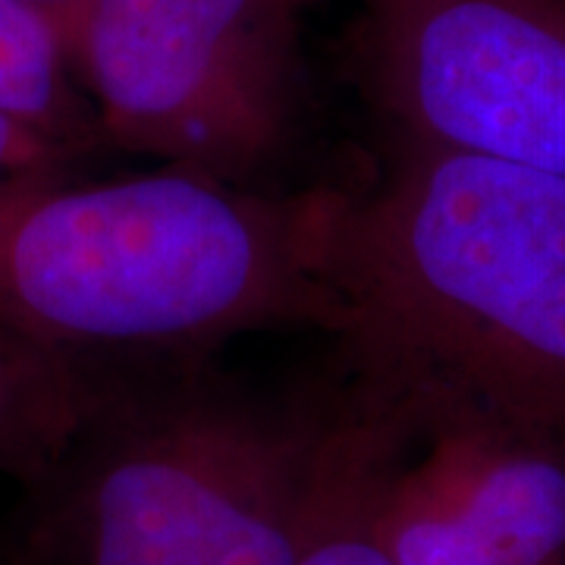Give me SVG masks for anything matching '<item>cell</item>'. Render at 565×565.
<instances>
[{
    "label": "cell",
    "instance_id": "6",
    "mask_svg": "<svg viewBox=\"0 0 565 565\" xmlns=\"http://www.w3.org/2000/svg\"><path fill=\"white\" fill-rule=\"evenodd\" d=\"M374 522L393 565H565V446L475 418L412 427Z\"/></svg>",
    "mask_w": 565,
    "mask_h": 565
},
{
    "label": "cell",
    "instance_id": "11",
    "mask_svg": "<svg viewBox=\"0 0 565 565\" xmlns=\"http://www.w3.org/2000/svg\"><path fill=\"white\" fill-rule=\"evenodd\" d=\"M20 3L32 7L35 13H41L44 20L51 22V25L63 35L66 47H70V39H73V32H76V22H79L82 10H85L88 0H20Z\"/></svg>",
    "mask_w": 565,
    "mask_h": 565
},
{
    "label": "cell",
    "instance_id": "8",
    "mask_svg": "<svg viewBox=\"0 0 565 565\" xmlns=\"http://www.w3.org/2000/svg\"><path fill=\"white\" fill-rule=\"evenodd\" d=\"M88 364L0 323V475L39 484L104 399Z\"/></svg>",
    "mask_w": 565,
    "mask_h": 565
},
{
    "label": "cell",
    "instance_id": "4",
    "mask_svg": "<svg viewBox=\"0 0 565 565\" xmlns=\"http://www.w3.org/2000/svg\"><path fill=\"white\" fill-rule=\"evenodd\" d=\"M305 3L88 0L70 57L102 141L255 189L302 126Z\"/></svg>",
    "mask_w": 565,
    "mask_h": 565
},
{
    "label": "cell",
    "instance_id": "5",
    "mask_svg": "<svg viewBox=\"0 0 565 565\" xmlns=\"http://www.w3.org/2000/svg\"><path fill=\"white\" fill-rule=\"evenodd\" d=\"M364 98L408 145L565 177V0H349Z\"/></svg>",
    "mask_w": 565,
    "mask_h": 565
},
{
    "label": "cell",
    "instance_id": "9",
    "mask_svg": "<svg viewBox=\"0 0 565 565\" xmlns=\"http://www.w3.org/2000/svg\"><path fill=\"white\" fill-rule=\"evenodd\" d=\"M0 114L79 154L102 141L66 41L20 0H0Z\"/></svg>",
    "mask_w": 565,
    "mask_h": 565
},
{
    "label": "cell",
    "instance_id": "2",
    "mask_svg": "<svg viewBox=\"0 0 565 565\" xmlns=\"http://www.w3.org/2000/svg\"><path fill=\"white\" fill-rule=\"evenodd\" d=\"M349 192L277 195L163 167L0 189V323L85 362L88 352L195 359L255 330L337 340V243Z\"/></svg>",
    "mask_w": 565,
    "mask_h": 565
},
{
    "label": "cell",
    "instance_id": "12",
    "mask_svg": "<svg viewBox=\"0 0 565 565\" xmlns=\"http://www.w3.org/2000/svg\"><path fill=\"white\" fill-rule=\"evenodd\" d=\"M0 565H39V563H35L32 556H25L22 550H13L10 556H3V559H0Z\"/></svg>",
    "mask_w": 565,
    "mask_h": 565
},
{
    "label": "cell",
    "instance_id": "10",
    "mask_svg": "<svg viewBox=\"0 0 565 565\" xmlns=\"http://www.w3.org/2000/svg\"><path fill=\"white\" fill-rule=\"evenodd\" d=\"M76 158H82L79 151L0 114V189L17 182L66 177Z\"/></svg>",
    "mask_w": 565,
    "mask_h": 565
},
{
    "label": "cell",
    "instance_id": "1",
    "mask_svg": "<svg viewBox=\"0 0 565 565\" xmlns=\"http://www.w3.org/2000/svg\"><path fill=\"white\" fill-rule=\"evenodd\" d=\"M355 377L412 427L475 418L565 446V177L396 141L337 243Z\"/></svg>",
    "mask_w": 565,
    "mask_h": 565
},
{
    "label": "cell",
    "instance_id": "7",
    "mask_svg": "<svg viewBox=\"0 0 565 565\" xmlns=\"http://www.w3.org/2000/svg\"><path fill=\"white\" fill-rule=\"evenodd\" d=\"M408 440L412 424L403 408L355 377L296 565H393L374 512L386 468Z\"/></svg>",
    "mask_w": 565,
    "mask_h": 565
},
{
    "label": "cell",
    "instance_id": "3",
    "mask_svg": "<svg viewBox=\"0 0 565 565\" xmlns=\"http://www.w3.org/2000/svg\"><path fill=\"white\" fill-rule=\"evenodd\" d=\"M345 399H267L192 367L107 384L25 487L20 550L39 565H296Z\"/></svg>",
    "mask_w": 565,
    "mask_h": 565
}]
</instances>
